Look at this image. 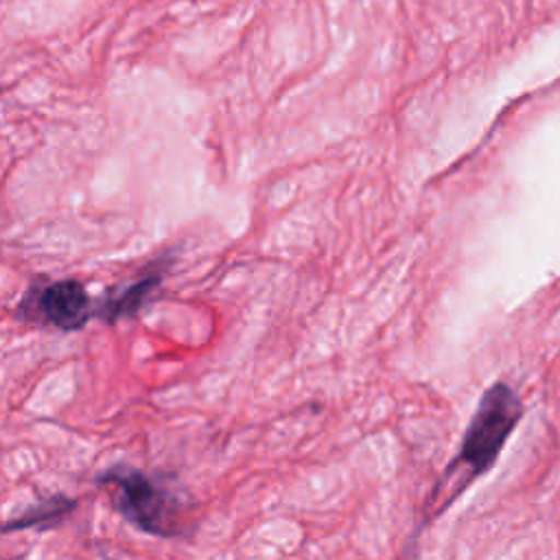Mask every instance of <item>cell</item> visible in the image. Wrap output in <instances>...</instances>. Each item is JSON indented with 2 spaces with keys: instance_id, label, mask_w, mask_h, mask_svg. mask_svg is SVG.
<instances>
[{
  "instance_id": "6da1fadb",
  "label": "cell",
  "mask_w": 560,
  "mask_h": 560,
  "mask_svg": "<svg viewBox=\"0 0 560 560\" xmlns=\"http://www.w3.org/2000/svg\"><path fill=\"white\" fill-rule=\"evenodd\" d=\"M523 400L505 381L488 385L477 400V407L466 424L455 459L448 464L444 477L462 475V490L486 475L499 459L510 435L523 418Z\"/></svg>"
},
{
  "instance_id": "7a4b0ae2",
  "label": "cell",
  "mask_w": 560,
  "mask_h": 560,
  "mask_svg": "<svg viewBox=\"0 0 560 560\" xmlns=\"http://www.w3.org/2000/svg\"><path fill=\"white\" fill-rule=\"evenodd\" d=\"M94 481L109 492L114 510L136 529L158 538L184 536L186 512L166 486L155 481L149 472L116 464L98 472Z\"/></svg>"
},
{
  "instance_id": "3957f363",
  "label": "cell",
  "mask_w": 560,
  "mask_h": 560,
  "mask_svg": "<svg viewBox=\"0 0 560 560\" xmlns=\"http://www.w3.org/2000/svg\"><path fill=\"white\" fill-rule=\"evenodd\" d=\"M18 315L42 326L79 330L94 315V306L83 282L74 278L39 280L37 284H31L22 295Z\"/></svg>"
},
{
  "instance_id": "277c9868",
  "label": "cell",
  "mask_w": 560,
  "mask_h": 560,
  "mask_svg": "<svg viewBox=\"0 0 560 560\" xmlns=\"http://www.w3.org/2000/svg\"><path fill=\"white\" fill-rule=\"evenodd\" d=\"M168 273V258L162 256L149 262L140 276L129 280L122 287L112 289L98 306H94V315L107 324L136 315L142 306H147L155 293L160 291L164 278Z\"/></svg>"
},
{
  "instance_id": "5b68a950",
  "label": "cell",
  "mask_w": 560,
  "mask_h": 560,
  "mask_svg": "<svg viewBox=\"0 0 560 560\" xmlns=\"http://www.w3.org/2000/svg\"><path fill=\"white\" fill-rule=\"evenodd\" d=\"M77 505H79V501L68 497V494L46 497V499L33 503L31 508H26L24 512L15 514L4 525H0V534L22 532V529H48V527H55L61 521H66L77 510Z\"/></svg>"
}]
</instances>
